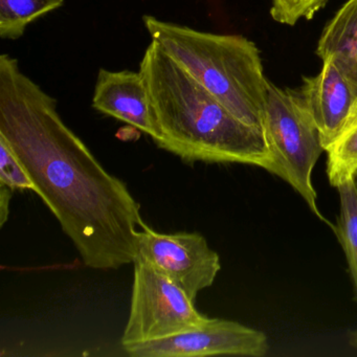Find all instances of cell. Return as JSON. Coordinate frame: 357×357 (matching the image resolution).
I'll return each mask as SVG.
<instances>
[{
    "mask_svg": "<svg viewBox=\"0 0 357 357\" xmlns=\"http://www.w3.org/2000/svg\"><path fill=\"white\" fill-rule=\"evenodd\" d=\"M0 137L12 148L40 196L89 268L135 263L141 206L63 122L55 98L0 56Z\"/></svg>",
    "mask_w": 357,
    "mask_h": 357,
    "instance_id": "1",
    "label": "cell"
},
{
    "mask_svg": "<svg viewBox=\"0 0 357 357\" xmlns=\"http://www.w3.org/2000/svg\"><path fill=\"white\" fill-rule=\"evenodd\" d=\"M160 130V149L185 162L244 164L271 172L264 130L246 124L151 40L139 63Z\"/></svg>",
    "mask_w": 357,
    "mask_h": 357,
    "instance_id": "2",
    "label": "cell"
},
{
    "mask_svg": "<svg viewBox=\"0 0 357 357\" xmlns=\"http://www.w3.org/2000/svg\"><path fill=\"white\" fill-rule=\"evenodd\" d=\"M143 22L151 40L198 84L238 119L263 129L269 81L252 41L200 32L151 15L144 16Z\"/></svg>",
    "mask_w": 357,
    "mask_h": 357,
    "instance_id": "3",
    "label": "cell"
},
{
    "mask_svg": "<svg viewBox=\"0 0 357 357\" xmlns=\"http://www.w3.org/2000/svg\"><path fill=\"white\" fill-rule=\"evenodd\" d=\"M263 130L273 160L269 173L289 183L324 220L317 208L312 172L325 149L317 124L296 91L268 83Z\"/></svg>",
    "mask_w": 357,
    "mask_h": 357,
    "instance_id": "4",
    "label": "cell"
},
{
    "mask_svg": "<svg viewBox=\"0 0 357 357\" xmlns=\"http://www.w3.org/2000/svg\"><path fill=\"white\" fill-rule=\"evenodd\" d=\"M130 312L123 347L171 337L202 327L210 317L198 312L194 301L169 278L135 260Z\"/></svg>",
    "mask_w": 357,
    "mask_h": 357,
    "instance_id": "5",
    "label": "cell"
},
{
    "mask_svg": "<svg viewBox=\"0 0 357 357\" xmlns=\"http://www.w3.org/2000/svg\"><path fill=\"white\" fill-rule=\"evenodd\" d=\"M135 260L166 275L195 302L198 292L214 284L221 269L220 257L198 233L165 234L142 225Z\"/></svg>",
    "mask_w": 357,
    "mask_h": 357,
    "instance_id": "6",
    "label": "cell"
},
{
    "mask_svg": "<svg viewBox=\"0 0 357 357\" xmlns=\"http://www.w3.org/2000/svg\"><path fill=\"white\" fill-rule=\"evenodd\" d=\"M321 61V72L303 78L296 93L317 124L326 152L356 112L357 66L335 54Z\"/></svg>",
    "mask_w": 357,
    "mask_h": 357,
    "instance_id": "7",
    "label": "cell"
},
{
    "mask_svg": "<svg viewBox=\"0 0 357 357\" xmlns=\"http://www.w3.org/2000/svg\"><path fill=\"white\" fill-rule=\"evenodd\" d=\"M132 357L265 356L266 334L238 321L208 319L202 327L171 337L123 347Z\"/></svg>",
    "mask_w": 357,
    "mask_h": 357,
    "instance_id": "8",
    "label": "cell"
},
{
    "mask_svg": "<svg viewBox=\"0 0 357 357\" xmlns=\"http://www.w3.org/2000/svg\"><path fill=\"white\" fill-rule=\"evenodd\" d=\"M93 107L101 114L139 129L149 135L154 143L160 139L147 85L139 70L112 72L100 68L93 91Z\"/></svg>",
    "mask_w": 357,
    "mask_h": 357,
    "instance_id": "9",
    "label": "cell"
},
{
    "mask_svg": "<svg viewBox=\"0 0 357 357\" xmlns=\"http://www.w3.org/2000/svg\"><path fill=\"white\" fill-rule=\"evenodd\" d=\"M333 54L357 66V0H348L321 33L317 55L323 60Z\"/></svg>",
    "mask_w": 357,
    "mask_h": 357,
    "instance_id": "10",
    "label": "cell"
},
{
    "mask_svg": "<svg viewBox=\"0 0 357 357\" xmlns=\"http://www.w3.org/2000/svg\"><path fill=\"white\" fill-rule=\"evenodd\" d=\"M336 189L340 196V215L334 231L346 256L357 300V188L351 177Z\"/></svg>",
    "mask_w": 357,
    "mask_h": 357,
    "instance_id": "11",
    "label": "cell"
},
{
    "mask_svg": "<svg viewBox=\"0 0 357 357\" xmlns=\"http://www.w3.org/2000/svg\"><path fill=\"white\" fill-rule=\"evenodd\" d=\"M63 3L64 0H0V37L17 40L32 22Z\"/></svg>",
    "mask_w": 357,
    "mask_h": 357,
    "instance_id": "12",
    "label": "cell"
},
{
    "mask_svg": "<svg viewBox=\"0 0 357 357\" xmlns=\"http://www.w3.org/2000/svg\"><path fill=\"white\" fill-rule=\"evenodd\" d=\"M326 173L332 187L353 177L357 170V110L342 135L326 150Z\"/></svg>",
    "mask_w": 357,
    "mask_h": 357,
    "instance_id": "13",
    "label": "cell"
},
{
    "mask_svg": "<svg viewBox=\"0 0 357 357\" xmlns=\"http://www.w3.org/2000/svg\"><path fill=\"white\" fill-rule=\"evenodd\" d=\"M328 0H271V15L279 24L294 26L298 20H311Z\"/></svg>",
    "mask_w": 357,
    "mask_h": 357,
    "instance_id": "14",
    "label": "cell"
},
{
    "mask_svg": "<svg viewBox=\"0 0 357 357\" xmlns=\"http://www.w3.org/2000/svg\"><path fill=\"white\" fill-rule=\"evenodd\" d=\"M0 183L15 190L35 192V185L7 142L0 137Z\"/></svg>",
    "mask_w": 357,
    "mask_h": 357,
    "instance_id": "15",
    "label": "cell"
},
{
    "mask_svg": "<svg viewBox=\"0 0 357 357\" xmlns=\"http://www.w3.org/2000/svg\"><path fill=\"white\" fill-rule=\"evenodd\" d=\"M13 190L6 185L5 183H0V227H3L9 218L10 200L12 198Z\"/></svg>",
    "mask_w": 357,
    "mask_h": 357,
    "instance_id": "16",
    "label": "cell"
},
{
    "mask_svg": "<svg viewBox=\"0 0 357 357\" xmlns=\"http://www.w3.org/2000/svg\"><path fill=\"white\" fill-rule=\"evenodd\" d=\"M351 344H352L355 348H357V331H355L354 333L352 334V336H351Z\"/></svg>",
    "mask_w": 357,
    "mask_h": 357,
    "instance_id": "17",
    "label": "cell"
},
{
    "mask_svg": "<svg viewBox=\"0 0 357 357\" xmlns=\"http://www.w3.org/2000/svg\"><path fill=\"white\" fill-rule=\"evenodd\" d=\"M353 181H354L355 185L357 188V170L355 171L354 174H353Z\"/></svg>",
    "mask_w": 357,
    "mask_h": 357,
    "instance_id": "18",
    "label": "cell"
}]
</instances>
